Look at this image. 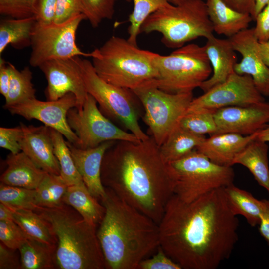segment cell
Returning a JSON list of instances; mask_svg holds the SVG:
<instances>
[{
    "instance_id": "6da1fadb",
    "label": "cell",
    "mask_w": 269,
    "mask_h": 269,
    "mask_svg": "<svg viewBox=\"0 0 269 269\" xmlns=\"http://www.w3.org/2000/svg\"><path fill=\"white\" fill-rule=\"evenodd\" d=\"M158 226L159 246L184 269H216L238 240L239 221L224 188L191 202L173 194Z\"/></svg>"
},
{
    "instance_id": "7a4b0ae2",
    "label": "cell",
    "mask_w": 269,
    "mask_h": 269,
    "mask_svg": "<svg viewBox=\"0 0 269 269\" xmlns=\"http://www.w3.org/2000/svg\"><path fill=\"white\" fill-rule=\"evenodd\" d=\"M101 177L105 188L158 224L173 195L168 163L151 136L116 141L104 154Z\"/></svg>"
},
{
    "instance_id": "3957f363",
    "label": "cell",
    "mask_w": 269,
    "mask_h": 269,
    "mask_svg": "<svg viewBox=\"0 0 269 269\" xmlns=\"http://www.w3.org/2000/svg\"><path fill=\"white\" fill-rule=\"evenodd\" d=\"M97 236L108 269H137L159 246L157 223L106 188Z\"/></svg>"
},
{
    "instance_id": "277c9868",
    "label": "cell",
    "mask_w": 269,
    "mask_h": 269,
    "mask_svg": "<svg viewBox=\"0 0 269 269\" xmlns=\"http://www.w3.org/2000/svg\"><path fill=\"white\" fill-rule=\"evenodd\" d=\"M35 212L49 223L56 238L58 268H106L96 226L64 203L54 208L40 207Z\"/></svg>"
},
{
    "instance_id": "5b68a950",
    "label": "cell",
    "mask_w": 269,
    "mask_h": 269,
    "mask_svg": "<svg viewBox=\"0 0 269 269\" xmlns=\"http://www.w3.org/2000/svg\"><path fill=\"white\" fill-rule=\"evenodd\" d=\"M92 53L96 73L114 85L133 91L152 84L158 77L156 53L140 49L128 39L112 36Z\"/></svg>"
},
{
    "instance_id": "8992f818",
    "label": "cell",
    "mask_w": 269,
    "mask_h": 269,
    "mask_svg": "<svg viewBox=\"0 0 269 269\" xmlns=\"http://www.w3.org/2000/svg\"><path fill=\"white\" fill-rule=\"evenodd\" d=\"M160 33L167 47L178 48L199 37L213 35L205 1L185 0L177 5L169 3L151 14L144 22L140 33Z\"/></svg>"
},
{
    "instance_id": "52a82bcc",
    "label": "cell",
    "mask_w": 269,
    "mask_h": 269,
    "mask_svg": "<svg viewBox=\"0 0 269 269\" xmlns=\"http://www.w3.org/2000/svg\"><path fill=\"white\" fill-rule=\"evenodd\" d=\"M158 77L152 85L170 93L193 92L211 76L212 68L204 46L191 43L168 55L156 54Z\"/></svg>"
},
{
    "instance_id": "ba28073f",
    "label": "cell",
    "mask_w": 269,
    "mask_h": 269,
    "mask_svg": "<svg viewBox=\"0 0 269 269\" xmlns=\"http://www.w3.org/2000/svg\"><path fill=\"white\" fill-rule=\"evenodd\" d=\"M173 182V194L191 202L216 189L233 184L231 166L217 164L194 149L184 157L168 163Z\"/></svg>"
},
{
    "instance_id": "9c48e42d",
    "label": "cell",
    "mask_w": 269,
    "mask_h": 269,
    "mask_svg": "<svg viewBox=\"0 0 269 269\" xmlns=\"http://www.w3.org/2000/svg\"><path fill=\"white\" fill-rule=\"evenodd\" d=\"M82 73L88 94L97 101L101 112L118 121L139 140L149 136L139 123V113L134 93L130 89L107 82L95 72L92 62L82 59Z\"/></svg>"
},
{
    "instance_id": "30bf717a",
    "label": "cell",
    "mask_w": 269,
    "mask_h": 269,
    "mask_svg": "<svg viewBox=\"0 0 269 269\" xmlns=\"http://www.w3.org/2000/svg\"><path fill=\"white\" fill-rule=\"evenodd\" d=\"M132 91L142 104L144 121L160 147L179 125L193 99V92L170 93L153 85Z\"/></svg>"
},
{
    "instance_id": "8fae6325",
    "label": "cell",
    "mask_w": 269,
    "mask_h": 269,
    "mask_svg": "<svg viewBox=\"0 0 269 269\" xmlns=\"http://www.w3.org/2000/svg\"><path fill=\"white\" fill-rule=\"evenodd\" d=\"M84 19L85 16L82 14L61 24H43L36 21L31 39L30 66L39 67L49 60L76 56L91 57L92 52H83L76 43L77 30Z\"/></svg>"
},
{
    "instance_id": "7c38bea8",
    "label": "cell",
    "mask_w": 269,
    "mask_h": 269,
    "mask_svg": "<svg viewBox=\"0 0 269 269\" xmlns=\"http://www.w3.org/2000/svg\"><path fill=\"white\" fill-rule=\"evenodd\" d=\"M67 118L70 127L79 138L78 143L75 146L81 149L94 148L109 141H140L131 132L123 130L108 119L89 94L81 110L71 108Z\"/></svg>"
},
{
    "instance_id": "4fadbf2b",
    "label": "cell",
    "mask_w": 269,
    "mask_h": 269,
    "mask_svg": "<svg viewBox=\"0 0 269 269\" xmlns=\"http://www.w3.org/2000/svg\"><path fill=\"white\" fill-rule=\"evenodd\" d=\"M264 101L251 76L234 72L225 82L193 98L186 112L200 109L216 111L228 106H246Z\"/></svg>"
},
{
    "instance_id": "5bb4252c",
    "label": "cell",
    "mask_w": 269,
    "mask_h": 269,
    "mask_svg": "<svg viewBox=\"0 0 269 269\" xmlns=\"http://www.w3.org/2000/svg\"><path fill=\"white\" fill-rule=\"evenodd\" d=\"M76 107V98L74 94L69 93L56 100L44 101L36 98L4 108L11 114L26 120L40 121L60 133L67 141L77 145L79 138L70 127L67 118L68 111Z\"/></svg>"
},
{
    "instance_id": "9a60e30c",
    "label": "cell",
    "mask_w": 269,
    "mask_h": 269,
    "mask_svg": "<svg viewBox=\"0 0 269 269\" xmlns=\"http://www.w3.org/2000/svg\"><path fill=\"white\" fill-rule=\"evenodd\" d=\"M80 56L46 61L39 68L47 81L45 90L47 100H56L66 94H74L78 110H81L88 93L83 80Z\"/></svg>"
},
{
    "instance_id": "2e32d148",
    "label": "cell",
    "mask_w": 269,
    "mask_h": 269,
    "mask_svg": "<svg viewBox=\"0 0 269 269\" xmlns=\"http://www.w3.org/2000/svg\"><path fill=\"white\" fill-rule=\"evenodd\" d=\"M214 118L217 127L215 134L251 135L269 123V102L223 107L215 111Z\"/></svg>"
},
{
    "instance_id": "e0dca14e",
    "label": "cell",
    "mask_w": 269,
    "mask_h": 269,
    "mask_svg": "<svg viewBox=\"0 0 269 269\" xmlns=\"http://www.w3.org/2000/svg\"><path fill=\"white\" fill-rule=\"evenodd\" d=\"M229 39L235 51L242 56L241 61L235 65L234 71L251 76L261 95L269 97V67L259 53V42L254 28L243 30Z\"/></svg>"
},
{
    "instance_id": "ac0fdd59",
    "label": "cell",
    "mask_w": 269,
    "mask_h": 269,
    "mask_svg": "<svg viewBox=\"0 0 269 269\" xmlns=\"http://www.w3.org/2000/svg\"><path fill=\"white\" fill-rule=\"evenodd\" d=\"M20 125L23 132L20 143L21 151L44 171L60 175V165L54 152L50 128L45 125L35 126L21 123Z\"/></svg>"
},
{
    "instance_id": "d6986e66",
    "label": "cell",
    "mask_w": 269,
    "mask_h": 269,
    "mask_svg": "<svg viewBox=\"0 0 269 269\" xmlns=\"http://www.w3.org/2000/svg\"><path fill=\"white\" fill-rule=\"evenodd\" d=\"M116 141H109L92 148L81 149L66 141L76 167L91 194L99 200L106 195L101 169L106 151Z\"/></svg>"
},
{
    "instance_id": "ffe728a7",
    "label": "cell",
    "mask_w": 269,
    "mask_h": 269,
    "mask_svg": "<svg viewBox=\"0 0 269 269\" xmlns=\"http://www.w3.org/2000/svg\"><path fill=\"white\" fill-rule=\"evenodd\" d=\"M257 132L249 135L231 133L214 134L206 138L196 149L217 164L232 166L236 156L257 138Z\"/></svg>"
},
{
    "instance_id": "44dd1931",
    "label": "cell",
    "mask_w": 269,
    "mask_h": 269,
    "mask_svg": "<svg viewBox=\"0 0 269 269\" xmlns=\"http://www.w3.org/2000/svg\"><path fill=\"white\" fill-rule=\"evenodd\" d=\"M204 46L212 68L211 76L200 88L204 93L225 82L234 72L237 57L229 39L217 38L212 35Z\"/></svg>"
},
{
    "instance_id": "7402d4cb",
    "label": "cell",
    "mask_w": 269,
    "mask_h": 269,
    "mask_svg": "<svg viewBox=\"0 0 269 269\" xmlns=\"http://www.w3.org/2000/svg\"><path fill=\"white\" fill-rule=\"evenodd\" d=\"M7 168L1 175L0 183L36 189L47 173L39 168L24 152L10 153L6 158Z\"/></svg>"
},
{
    "instance_id": "603a6c76",
    "label": "cell",
    "mask_w": 269,
    "mask_h": 269,
    "mask_svg": "<svg viewBox=\"0 0 269 269\" xmlns=\"http://www.w3.org/2000/svg\"><path fill=\"white\" fill-rule=\"evenodd\" d=\"M213 31L229 38L247 29L253 20L251 15L231 8L222 0H205Z\"/></svg>"
},
{
    "instance_id": "cb8c5ba5",
    "label": "cell",
    "mask_w": 269,
    "mask_h": 269,
    "mask_svg": "<svg viewBox=\"0 0 269 269\" xmlns=\"http://www.w3.org/2000/svg\"><path fill=\"white\" fill-rule=\"evenodd\" d=\"M267 142L255 138L235 158L233 164L246 167L255 180L269 195V167Z\"/></svg>"
},
{
    "instance_id": "d4e9b609",
    "label": "cell",
    "mask_w": 269,
    "mask_h": 269,
    "mask_svg": "<svg viewBox=\"0 0 269 269\" xmlns=\"http://www.w3.org/2000/svg\"><path fill=\"white\" fill-rule=\"evenodd\" d=\"M36 22L35 16L23 19L7 17L1 18L0 21V56L9 45L18 50L31 46Z\"/></svg>"
},
{
    "instance_id": "484cf974",
    "label": "cell",
    "mask_w": 269,
    "mask_h": 269,
    "mask_svg": "<svg viewBox=\"0 0 269 269\" xmlns=\"http://www.w3.org/2000/svg\"><path fill=\"white\" fill-rule=\"evenodd\" d=\"M63 202L77 211L89 224L96 227L104 217V207L91 194L86 186H68Z\"/></svg>"
},
{
    "instance_id": "4316f807",
    "label": "cell",
    "mask_w": 269,
    "mask_h": 269,
    "mask_svg": "<svg viewBox=\"0 0 269 269\" xmlns=\"http://www.w3.org/2000/svg\"><path fill=\"white\" fill-rule=\"evenodd\" d=\"M18 250L21 269H52L57 267L56 245L29 237Z\"/></svg>"
},
{
    "instance_id": "83f0119b",
    "label": "cell",
    "mask_w": 269,
    "mask_h": 269,
    "mask_svg": "<svg viewBox=\"0 0 269 269\" xmlns=\"http://www.w3.org/2000/svg\"><path fill=\"white\" fill-rule=\"evenodd\" d=\"M230 207L236 216L242 215L251 226L258 225L265 208L264 199L258 200L251 193L233 184L224 188Z\"/></svg>"
},
{
    "instance_id": "f1b7e54d",
    "label": "cell",
    "mask_w": 269,
    "mask_h": 269,
    "mask_svg": "<svg viewBox=\"0 0 269 269\" xmlns=\"http://www.w3.org/2000/svg\"><path fill=\"white\" fill-rule=\"evenodd\" d=\"M204 135L191 133L179 125L159 147L166 163L178 160L196 149L204 141Z\"/></svg>"
},
{
    "instance_id": "f546056e",
    "label": "cell",
    "mask_w": 269,
    "mask_h": 269,
    "mask_svg": "<svg viewBox=\"0 0 269 269\" xmlns=\"http://www.w3.org/2000/svg\"><path fill=\"white\" fill-rule=\"evenodd\" d=\"M10 82L3 108L17 105L36 98V90L32 82V72L28 66L18 70L8 62Z\"/></svg>"
},
{
    "instance_id": "4dcf8cb0",
    "label": "cell",
    "mask_w": 269,
    "mask_h": 269,
    "mask_svg": "<svg viewBox=\"0 0 269 269\" xmlns=\"http://www.w3.org/2000/svg\"><path fill=\"white\" fill-rule=\"evenodd\" d=\"M14 221L31 238L57 245V239L49 223L37 212L28 209L12 210Z\"/></svg>"
},
{
    "instance_id": "1f68e13d",
    "label": "cell",
    "mask_w": 269,
    "mask_h": 269,
    "mask_svg": "<svg viewBox=\"0 0 269 269\" xmlns=\"http://www.w3.org/2000/svg\"><path fill=\"white\" fill-rule=\"evenodd\" d=\"M50 128L54 152L60 165V175L68 186H85L76 167L64 136L56 130Z\"/></svg>"
},
{
    "instance_id": "d6a6232c",
    "label": "cell",
    "mask_w": 269,
    "mask_h": 269,
    "mask_svg": "<svg viewBox=\"0 0 269 269\" xmlns=\"http://www.w3.org/2000/svg\"><path fill=\"white\" fill-rule=\"evenodd\" d=\"M68 186L60 175L47 173L35 189L38 205L46 208L62 205Z\"/></svg>"
},
{
    "instance_id": "836d02e7",
    "label": "cell",
    "mask_w": 269,
    "mask_h": 269,
    "mask_svg": "<svg viewBox=\"0 0 269 269\" xmlns=\"http://www.w3.org/2000/svg\"><path fill=\"white\" fill-rule=\"evenodd\" d=\"M134 9L129 16L130 23L128 29V40L137 45V41L140 34V28L145 20L153 13L166 4L171 3V0H132Z\"/></svg>"
},
{
    "instance_id": "e575fe53",
    "label": "cell",
    "mask_w": 269,
    "mask_h": 269,
    "mask_svg": "<svg viewBox=\"0 0 269 269\" xmlns=\"http://www.w3.org/2000/svg\"><path fill=\"white\" fill-rule=\"evenodd\" d=\"M0 202L12 210L28 209L36 211L38 205L35 189L9 186L0 183Z\"/></svg>"
},
{
    "instance_id": "d590c367",
    "label": "cell",
    "mask_w": 269,
    "mask_h": 269,
    "mask_svg": "<svg viewBox=\"0 0 269 269\" xmlns=\"http://www.w3.org/2000/svg\"><path fill=\"white\" fill-rule=\"evenodd\" d=\"M215 112L212 110L200 109L186 112L180 119L179 126L198 135L214 134L217 130Z\"/></svg>"
},
{
    "instance_id": "8d00e7d4",
    "label": "cell",
    "mask_w": 269,
    "mask_h": 269,
    "mask_svg": "<svg viewBox=\"0 0 269 269\" xmlns=\"http://www.w3.org/2000/svg\"><path fill=\"white\" fill-rule=\"evenodd\" d=\"M117 0H80L83 14L93 28L106 19H111L114 14Z\"/></svg>"
},
{
    "instance_id": "74e56055",
    "label": "cell",
    "mask_w": 269,
    "mask_h": 269,
    "mask_svg": "<svg viewBox=\"0 0 269 269\" xmlns=\"http://www.w3.org/2000/svg\"><path fill=\"white\" fill-rule=\"evenodd\" d=\"M37 0H0V14L23 19L35 16Z\"/></svg>"
},
{
    "instance_id": "f35d334b",
    "label": "cell",
    "mask_w": 269,
    "mask_h": 269,
    "mask_svg": "<svg viewBox=\"0 0 269 269\" xmlns=\"http://www.w3.org/2000/svg\"><path fill=\"white\" fill-rule=\"evenodd\" d=\"M30 237L14 221L0 220V240L6 247L18 250Z\"/></svg>"
},
{
    "instance_id": "ab89813d",
    "label": "cell",
    "mask_w": 269,
    "mask_h": 269,
    "mask_svg": "<svg viewBox=\"0 0 269 269\" xmlns=\"http://www.w3.org/2000/svg\"><path fill=\"white\" fill-rule=\"evenodd\" d=\"M23 132L21 126L0 128V147L16 154L21 151L20 143Z\"/></svg>"
},
{
    "instance_id": "60d3db41",
    "label": "cell",
    "mask_w": 269,
    "mask_h": 269,
    "mask_svg": "<svg viewBox=\"0 0 269 269\" xmlns=\"http://www.w3.org/2000/svg\"><path fill=\"white\" fill-rule=\"evenodd\" d=\"M177 263L170 258L159 246L158 252L153 256L142 260L137 269H181Z\"/></svg>"
},
{
    "instance_id": "b9f144b4",
    "label": "cell",
    "mask_w": 269,
    "mask_h": 269,
    "mask_svg": "<svg viewBox=\"0 0 269 269\" xmlns=\"http://www.w3.org/2000/svg\"><path fill=\"white\" fill-rule=\"evenodd\" d=\"M82 14L80 0H57L54 23H63Z\"/></svg>"
},
{
    "instance_id": "7bdbcfd3",
    "label": "cell",
    "mask_w": 269,
    "mask_h": 269,
    "mask_svg": "<svg viewBox=\"0 0 269 269\" xmlns=\"http://www.w3.org/2000/svg\"><path fill=\"white\" fill-rule=\"evenodd\" d=\"M57 0H37L35 17L38 23L48 24L54 22Z\"/></svg>"
},
{
    "instance_id": "ee69618b",
    "label": "cell",
    "mask_w": 269,
    "mask_h": 269,
    "mask_svg": "<svg viewBox=\"0 0 269 269\" xmlns=\"http://www.w3.org/2000/svg\"><path fill=\"white\" fill-rule=\"evenodd\" d=\"M255 35L260 43L269 41V2L258 14L254 20Z\"/></svg>"
},
{
    "instance_id": "f6af8a7d",
    "label": "cell",
    "mask_w": 269,
    "mask_h": 269,
    "mask_svg": "<svg viewBox=\"0 0 269 269\" xmlns=\"http://www.w3.org/2000/svg\"><path fill=\"white\" fill-rule=\"evenodd\" d=\"M16 250L0 243V269H21L20 258L16 253Z\"/></svg>"
},
{
    "instance_id": "bcb514c9",
    "label": "cell",
    "mask_w": 269,
    "mask_h": 269,
    "mask_svg": "<svg viewBox=\"0 0 269 269\" xmlns=\"http://www.w3.org/2000/svg\"><path fill=\"white\" fill-rule=\"evenodd\" d=\"M228 6L240 12L247 13L255 17L256 0H222Z\"/></svg>"
},
{
    "instance_id": "7dc6e473",
    "label": "cell",
    "mask_w": 269,
    "mask_h": 269,
    "mask_svg": "<svg viewBox=\"0 0 269 269\" xmlns=\"http://www.w3.org/2000/svg\"><path fill=\"white\" fill-rule=\"evenodd\" d=\"M10 82V75L8 65L1 57L0 58V93L5 98L7 96Z\"/></svg>"
},
{
    "instance_id": "c3c4849f",
    "label": "cell",
    "mask_w": 269,
    "mask_h": 269,
    "mask_svg": "<svg viewBox=\"0 0 269 269\" xmlns=\"http://www.w3.org/2000/svg\"><path fill=\"white\" fill-rule=\"evenodd\" d=\"M265 209L261 215L259 232L269 246V199H264Z\"/></svg>"
},
{
    "instance_id": "681fc988",
    "label": "cell",
    "mask_w": 269,
    "mask_h": 269,
    "mask_svg": "<svg viewBox=\"0 0 269 269\" xmlns=\"http://www.w3.org/2000/svg\"><path fill=\"white\" fill-rule=\"evenodd\" d=\"M258 50L264 62L269 67V41L259 42Z\"/></svg>"
},
{
    "instance_id": "f907efd6",
    "label": "cell",
    "mask_w": 269,
    "mask_h": 269,
    "mask_svg": "<svg viewBox=\"0 0 269 269\" xmlns=\"http://www.w3.org/2000/svg\"><path fill=\"white\" fill-rule=\"evenodd\" d=\"M0 220L14 221L12 210L2 203H0Z\"/></svg>"
},
{
    "instance_id": "816d5d0a",
    "label": "cell",
    "mask_w": 269,
    "mask_h": 269,
    "mask_svg": "<svg viewBox=\"0 0 269 269\" xmlns=\"http://www.w3.org/2000/svg\"><path fill=\"white\" fill-rule=\"evenodd\" d=\"M257 133L256 138L266 142H269V123Z\"/></svg>"
},
{
    "instance_id": "f5cc1de1",
    "label": "cell",
    "mask_w": 269,
    "mask_h": 269,
    "mask_svg": "<svg viewBox=\"0 0 269 269\" xmlns=\"http://www.w3.org/2000/svg\"><path fill=\"white\" fill-rule=\"evenodd\" d=\"M269 2V0H256L254 20L258 14Z\"/></svg>"
},
{
    "instance_id": "db71d44e",
    "label": "cell",
    "mask_w": 269,
    "mask_h": 269,
    "mask_svg": "<svg viewBox=\"0 0 269 269\" xmlns=\"http://www.w3.org/2000/svg\"><path fill=\"white\" fill-rule=\"evenodd\" d=\"M185 0H171L172 3L174 5H177L183 2Z\"/></svg>"
}]
</instances>
